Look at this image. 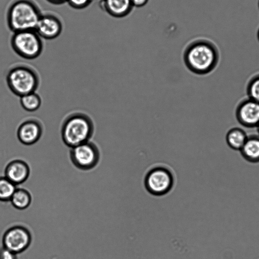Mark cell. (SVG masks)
Wrapping results in <instances>:
<instances>
[{
    "label": "cell",
    "mask_w": 259,
    "mask_h": 259,
    "mask_svg": "<svg viewBox=\"0 0 259 259\" xmlns=\"http://www.w3.org/2000/svg\"><path fill=\"white\" fill-rule=\"evenodd\" d=\"M184 62L192 72L199 75L210 73L218 65L219 51L212 42L201 39L192 43L184 54Z\"/></svg>",
    "instance_id": "obj_1"
},
{
    "label": "cell",
    "mask_w": 259,
    "mask_h": 259,
    "mask_svg": "<svg viewBox=\"0 0 259 259\" xmlns=\"http://www.w3.org/2000/svg\"><path fill=\"white\" fill-rule=\"evenodd\" d=\"M95 126L91 117L87 113L73 112L63 120L61 136L63 143L70 148L90 141Z\"/></svg>",
    "instance_id": "obj_2"
},
{
    "label": "cell",
    "mask_w": 259,
    "mask_h": 259,
    "mask_svg": "<svg viewBox=\"0 0 259 259\" xmlns=\"http://www.w3.org/2000/svg\"><path fill=\"white\" fill-rule=\"evenodd\" d=\"M41 14L40 8L33 0H14L7 10V25L13 33L35 30Z\"/></svg>",
    "instance_id": "obj_3"
},
{
    "label": "cell",
    "mask_w": 259,
    "mask_h": 259,
    "mask_svg": "<svg viewBox=\"0 0 259 259\" xmlns=\"http://www.w3.org/2000/svg\"><path fill=\"white\" fill-rule=\"evenodd\" d=\"M6 80L12 93L20 97L35 92L40 84V77L36 70L25 63L11 66L7 73Z\"/></svg>",
    "instance_id": "obj_4"
},
{
    "label": "cell",
    "mask_w": 259,
    "mask_h": 259,
    "mask_svg": "<svg viewBox=\"0 0 259 259\" xmlns=\"http://www.w3.org/2000/svg\"><path fill=\"white\" fill-rule=\"evenodd\" d=\"M10 43L15 53L27 60L37 58L41 54L44 50L42 38L35 30L14 32Z\"/></svg>",
    "instance_id": "obj_5"
},
{
    "label": "cell",
    "mask_w": 259,
    "mask_h": 259,
    "mask_svg": "<svg viewBox=\"0 0 259 259\" xmlns=\"http://www.w3.org/2000/svg\"><path fill=\"white\" fill-rule=\"evenodd\" d=\"M70 160L77 168L88 170L95 167L100 159V151L97 145L91 140L71 148Z\"/></svg>",
    "instance_id": "obj_6"
},
{
    "label": "cell",
    "mask_w": 259,
    "mask_h": 259,
    "mask_svg": "<svg viewBox=\"0 0 259 259\" xmlns=\"http://www.w3.org/2000/svg\"><path fill=\"white\" fill-rule=\"evenodd\" d=\"M31 240V234L28 229L22 226H15L4 233L3 247L18 254L29 247Z\"/></svg>",
    "instance_id": "obj_7"
},
{
    "label": "cell",
    "mask_w": 259,
    "mask_h": 259,
    "mask_svg": "<svg viewBox=\"0 0 259 259\" xmlns=\"http://www.w3.org/2000/svg\"><path fill=\"white\" fill-rule=\"evenodd\" d=\"M235 116L243 126L256 128L259 124V103L248 97L242 100L236 107Z\"/></svg>",
    "instance_id": "obj_8"
},
{
    "label": "cell",
    "mask_w": 259,
    "mask_h": 259,
    "mask_svg": "<svg viewBox=\"0 0 259 259\" xmlns=\"http://www.w3.org/2000/svg\"><path fill=\"white\" fill-rule=\"evenodd\" d=\"M44 132L42 122L37 118L29 117L24 119L17 130V137L22 144H34L41 138Z\"/></svg>",
    "instance_id": "obj_9"
},
{
    "label": "cell",
    "mask_w": 259,
    "mask_h": 259,
    "mask_svg": "<svg viewBox=\"0 0 259 259\" xmlns=\"http://www.w3.org/2000/svg\"><path fill=\"white\" fill-rule=\"evenodd\" d=\"M63 29L60 18L54 13L46 12L42 13L35 30L42 38L50 40L58 37Z\"/></svg>",
    "instance_id": "obj_10"
},
{
    "label": "cell",
    "mask_w": 259,
    "mask_h": 259,
    "mask_svg": "<svg viewBox=\"0 0 259 259\" xmlns=\"http://www.w3.org/2000/svg\"><path fill=\"white\" fill-rule=\"evenodd\" d=\"M146 184L150 191L154 194H160L167 192L170 188L172 179L166 170L157 168L149 174Z\"/></svg>",
    "instance_id": "obj_11"
},
{
    "label": "cell",
    "mask_w": 259,
    "mask_h": 259,
    "mask_svg": "<svg viewBox=\"0 0 259 259\" xmlns=\"http://www.w3.org/2000/svg\"><path fill=\"white\" fill-rule=\"evenodd\" d=\"M29 174V165L21 159L12 160L7 165L5 170V177L16 186L25 182Z\"/></svg>",
    "instance_id": "obj_12"
},
{
    "label": "cell",
    "mask_w": 259,
    "mask_h": 259,
    "mask_svg": "<svg viewBox=\"0 0 259 259\" xmlns=\"http://www.w3.org/2000/svg\"><path fill=\"white\" fill-rule=\"evenodd\" d=\"M100 4L105 12L116 17L127 15L133 7L130 0H101Z\"/></svg>",
    "instance_id": "obj_13"
},
{
    "label": "cell",
    "mask_w": 259,
    "mask_h": 259,
    "mask_svg": "<svg viewBox=\"0 0 259 259\" xmlns=\"http://www.w3.org/2000/svg\"><path fill=\"white\" fill-rule=\"evenodd\" d=\"M240 152L247 161L256 163L259 162V136L253 134L248 136L246 142Z\"/></svg>",
    "instance_id": "obj_14"
},
{
    "label": "cell",
    "mask_w": 259,
    "mask_h": 259,
    "mask_svg": "<svg viewBox=\"0 0 259 259\" xmlns=\"http://www.w3.org/2000/svg\"><path fill=\"white\" fill-rule=\"evenodd\" d=\"M248 136L241 128L233 127L226 135V141L228 146L233 150L240 151L246 141Z\"/></svg>",
    "instance_id": "obj_15"
},
{
    "label": "cell",
    "mask_w": 259,
    "mask_h": 259,
    "mask_svg": "<svg viewBox=\"0 0 259 259\" xmlns=\"http://www.w3.org/2000/svg\"><path fill=\"white\" fill-rule=\"evenodd\" d=\"M32 198L30 193L24 189H16L10 201L17 209L23 210L27 208L31 204Z\"/></svg>",
    "instance_id": "obj_16"
},
{
    "label": "cell",
    "mask_w": 259,
    "mask_h": 259,
    "mask_svg": "<svg viewBox=\"0 0 259 259\" xmlns=\"http://www.w3.org/2000/svg\"><path fill=\"white\" fill-rule=\"evenodd\" d=\"M20 102L25 110L34 112L40 107L41 99L37 93L32 92L20 97Z\"/></svg>",
    "instance_id": "obj_17"
},
{
    "label": "cell",
    "mask_w": 259,
    "mask_h": 259,
    "mask_svg": "<svg viewBox=\"0 0 259 259\" xmlns=\"http://www.w3.org/2000/svg\"><path fill=\"white\" fill-rule=\"evenodd\" d=\"M16 186L5 177H0V201H10Z\"/></svg>",
    "instance_id": "obj_18"
},
{
    "label": "cell",
    "mask_w": 259,
    "mask_h": 259,
    "mask_svg": "<svg viewBox=\"0 0 259 259\" xmlns=\"http://www.w3.org/2000/svg\"><path fill=\"white\" fill-rule=\"evenodd\" d=\"M248 98L259 103V73L253 76L246 87Z\"/></svg>",
    "instance_id": "obj_19"
},
{
    "label": "cell",
    "mask_w": 259,
    "mask_h": 259,
    "mask_svg": "<svg viewBox=\"0 0 259 259\" xmlns=\"http://www.w3.org/2000/svg\"><path fill=\"white\" fill-rule=\"evenodd\" d=\"M92 1L93 0H67L66 3L71 8L80 10L88 7Z\"/></svg>",
    "instance_id": "obj_20"
},
{
    "label": "cell",
    "mask_w": 259,
    "mask_h": 259,
    "mask_svg": "<svg viewBox=\"0 0 259 259\" xmlns=\"http://www.w3.org/2000/svg\"><path fill=\"white\" fill-rule=\"evenodd\" d=\"M0 259H18L17 254L3 247L0 249Z\"/></svg>",
    "instance_id": "obj_21"
},
{
    "label": "cell",
    "mask_w": 259,
    "mask_h": 259,
    "mask_svg": "<svg viewBox=\"0 0 259 259\" xmlns=\"http://www.w3.org/2000/svg\"><path fill=\"white\" fill-rule=\"evenodd\" d=\"M133 7H141L145 6L149 0H130Z\"/></svg>",
    "instance_id": "obj_22"
},
{
    "label": "cell",
    "mask_w": 259,
    "mask_h": 259,
    "mask_svg": "<svg viewBox=\"0 0 259 259\" xmlns=\"http://www.w3.org/2000/svg\"><path fill=\"white\" fill-rule=\"evenodd\" d=\"M48 3L54 5H60L66 3L67 0H46Z\"/></svg>",
    "instance_id": "obj_23"
},
{
    "label": "cell",
    "mask_w": 259,
    "mask_h": 259,
    "mask_svg": "<svg viewBox=\"0 0 259 259\" xmlns=\"http://www.w3.org/2000/svg\"><path fill=\"white\" fill-rule=\"evenodd\" d=\"M256 129H257V135L259 136V124L256 127Z\"/></svg>",
    "instance_id": "obj_24"
},
{
    "label": "cell",
    "mask_w": 259,
    "mask_h": 259,
    "mask_svg": "<svg viewBox=\"0 0 259 259\" xmlns=\"http://www.w3.org/2000/svg\"><path fill=\"white\" fill-rule=\"evenodd\" d=\"M257 39H258V41H259V29H258V31H257Z\"/></svg>",
    "instance_id": "obj_25"
},
{
    "label": "cell",
    "mask_w": 259,
    "mask_h": 259,
    "mask_svg": "<svg viewBox=\"0 0 259 259\" xmlns=\"http://www.w3.org/2000/svg\"><path fill=\"white\" fill-rule=\"evenodd\" d=\"M258 8H259V1H258Z\"/></svg>",
    "instance_id": "obj_26"
}]
</instances>
